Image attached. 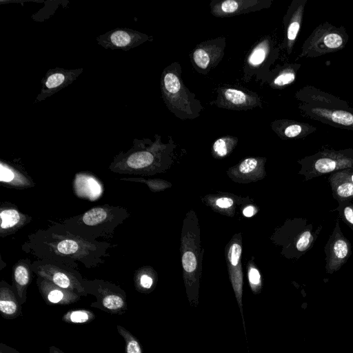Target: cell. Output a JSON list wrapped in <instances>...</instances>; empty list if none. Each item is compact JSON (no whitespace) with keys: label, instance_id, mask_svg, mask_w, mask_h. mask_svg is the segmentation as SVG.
I'll list each match as a JSON object with an SVG mask.
<instances>
[{"label":"cell","instance_id":"6da1fadb","mask_svg":"<svg viewBox=\"0 0 353 353\" xmlns=\"http://www.w3.org/2000/svg\"><path fill=\"white\" fill-rule=\"evenodd\" d=\"M66 230L57 224L46 230H39L30 236L25 243L27 252L32 253L39 259H48L72 265L76 261L83 263L87 268L95 266V263L103 262L101 259L106 254L109 244L101 242L94 244Z\"/></svg>","mask_w":353,"mask_h":353},{"label":"cell","instance_id":"7a4b0ae2","mask_svg":"<svg viewBox=\"0 0 353 353\" xmlns=\"http://www.w3.org/2000/svg\"><path fill=\"white\" fill-rule=\"evenodd\" d=\"M302 114L334 128L353 131V108L347 102L311 85L296 92Z\"/></svg>","mask_w":353,"mask_h":353},{"label":"cell","instance_id":"3957f363","mask_svg":"<svg viewBox=\"0 0 353 353\" xmlns=\"http://www.w3.org/2000/svg\"><path fill=\"white\" fill-rule=\"evenodd\" d=\"M127 216V210L121 207L97 206L60 225L74 235L97 241L98 237L110 236Z\"/></svg>","mask_w":353,"mask_h":353},{"label":"cell","instance_id":"277c9868","mask_svg":"<svg viewBox=\"0 0 353 353\" xmlns=\"http://www.w3.org/2000/svg\"><path fill=\"white\" fill-rule=\"evenodd\" d=\"M349 40L343 26L325 21L317 26L303 42L300 58H315L343 50Z\"/></svg>","mask_w":353,"mask_h":353},{"label":"cell","instance_id":"5b68a950","mask_svg":"<svg viewBox=\"0 0 353 353\" xmlns=\"http://www.w3.org/2000/svg\"><path fill=\"white\" fill-rule=\"evenodd\" d=\"M299 174L305 181L345 169H353V148L335 150L325 148L300 159Z\"/></svg>","mask_w":353,"mask_h":353},{"label":"cell","instance_id":"8992f818","mask_svg":"<svg viewBox=\"0 0 353 353\" xmlns=\"http://www.w3.org/2000/svg\"><path fill=\"white\" fill-rule=\"evenodd\" d=\"M179 72L172 65L163 70L161 80L162 97L169 109L178 117L194 118L197 117L193 110L195 100L183 85Z\"/></svg>","mask_w":353,"mask_h":353},{"label":"cell","instance_id":"52a82bcc","mask_svg":"<svg viewBox=\"0 0 353 353\" xmlns=\"http://www.w3.org/2000/svg\"><path fill=\"white\" fill-rule=\"evenodd\" d=\"M31 268L38 277L49 281L63 289L74 292L81 296L88 295L83 285L84 279L74 268L64 263L42 259L33 263Z\"/></svg>","mask_w":353,"mask_h":353},{"label":"cell","instance_id":"ba28073f","mask_svg":"<svg viewBox=\"0 0 353 353\" xmlns=\"http://www.w3.org/2000/svg\"><path fill=\"white\" fill-rule=\"evenodd\" d=\"M83 285L88 294L97 299L90 307L111 314L121 315L128 310L127 295L120 287L99 279H83Z\"/></svg>","mask_w":353,"mask_h":353},{"label":"cell","instance_id":"9c48e42d","mask_svg":"<svg viewBox=\"0 0 353 353\" xmlns=\"http://www.w3.org/2000/svg\"><path fill=\"white\" fill-rule=\"evenodd\" d=\"M325 270L333 274L347 262L352 254L350 241L343 234L339 221L336 220L334 228L324 248Z\"/></svg>","mask_w":353,"mask_h":353},{"label":"cell","instance_id":"30bf717a","mask_svg":"<svg viewBox=\"0 0 353 353\" xmlns=\"http://www.w3.org/2000/svg\"><path fill=\"white\" fill-rule=\"evenodd\" d=\"M150 40L152 37L128 28H117L97 37L98 43L105 49L125 51Z\"/></svg>","mask_w":353,"mask_h":353},{"label":"cell","instance_id":"8fae6325","mask_svg":"<svg viewBox=\"0 0 353 353\" xmlns=\"http://www.w3.org/2000/svg\"><path fill=\"white\" fill-rule=\"evenodd\" d=\"M83 70L82 68L67 70L59 67L48 70L41 80L42 87L34 102L43 101L72 83Z\"/></svg>","mask_w":353,"mask_h":353},{"label":"cell","instance_id":"7c38bea8","mask_svg":"<svg viewBox=\"0 0 353 353\" xmlns=\"http://www.w3.org/2000/svg\"><path fill=\"white\" fill-rule=\"evenodd\" d=\"M307 2V0L292 1L284 17L285 34L283 46L288 54L292 53L299 36Z\"/></svg>","mask_w":353,"mask_h":353},{"label":"cell","instance_id":"4fadbf2b","mask_svg":"<svg viewBox=\"0 0 353 353\" xmlns=\"http://www.w3.org/2000/svg\"><path fill=\"white\" fill-rule=\"evenodd\" d=\"M37 284L39 291L47 305H70L79 301L81 297L79 294L63 289L41 277H37Z\"/></svg>","mask_w":353,"mask_h":353},{"label":"cell","instance_id":"5bb4252c","mask_svg":"<svg viewBox=\"0 0 353 353\" xmlns=\"http://www.w3.org/2000/svg\"><path fill=\"white\" fill-rule=\"evenodd\" d=\"M267 1L225 0L212 6V13L218 17H232L268 7Z\"/></svg>","mask_w":353,"mask_h":353},{"label":"cell","instance_id":"9a60e30c","mask_svg":"<svg viewBox=\"0 0 353 353\" xmlns=\"http://www.w3.org/2000/svg\"><path fill=\"white\" fill-rule=\"evenodd\" d=\"M333 198L339 201L353 200V169H345L328 176Z\"/></svg>","mask_w":353,"mask_h":353},{"label":"cell","instance_id":"2e32d148","mask_svg":"<svg viewBox=\"0 0 353 353\" xmlns=\"http://www.w3.org/2000/svg\"><path fill=\"white\" fill-rule=\"evenodd\" d=\"M272 129L282 139H304L315 132L317 128L307 123L293 120H279L274 122Z\"/></svg>","mask_w":353,"mask_h":353},{"label":"cell","instance_id":"e0dca14e","mask_svg":"<svg viewBox=\"0 0 353 353\" xmlns=\"http://www.w3.org/2000/svg\"><path fill=\"white\" fill-rule=\"evenodd\" d=\"M0 312L5 319H14L22 315V308L12 286L1 281L0 283Z\"/></svg>","mask_w":353,"mask_h":353},{"label":"cell","instance_id":"ac0fdd59","mask_svg":"<svg viewBox=\"0 0 353 353\" xmlns=\"http://www.w3.org/2000/svg\"><path fill=\"white\" fill-rule=\"evenodd\" d=\"M241 254V247L239 244L234 243L232 244L228 250V260L232 268L231 270V281L235 296L239 304V307L243 317V308H242V287H243V278L241 270V264L239 261Z\"/></svg>","mask_w":353,"mask_h":353},{"label":"cell","instance_id":"d6986e66","mask_svg":"<svg viewBox=\"0 0 353 353\" xmlns=\"http://www.w3.org/2000/svg\"><path fill=\"white\" fill-rule=\"evenodd\" d=\"M219 99L223 107L234 110H247L257 105L258 99L241 90L235 88L222 89Z\"/></svg>","mask_w":353,"mask_h":353},{"label":"cell","instance_id":"ffe728a7","mask_svg":"<svg viewBox=\"0 0 353 353\" xmlns=\"http://www.w3.org/2000/svg\"><path fill=\"white\" fill-rule=\"evenodd\" d=\"M223 56V48L216 43L199 46L192 53L195 65L202 70H208L214 66Z\"/></svg>","mask_w":353,"mask_h":353},{"label":"cell","instance_id":"44dd1931","mask_svg":"<svg viewBox=\"0 0 353 353\" xmlns=\"http://www.w3.org/2000/svg\"><path fill=\"white\" fill-rule=\"evenodd\" d=\"M31 270L28 263L19 261L13 268L12 288L22 305L27 299V290L31 281Z\"/></svg>","mask_w":353,"mask_h":353},{"label":"cell","instance_id":"7402d4cb","mask_svg":"<svg viewBox=\"0 0 353 353\" xmlns=\"http://www.w3.org/2000/svg\"><path fill=\"white\" fill-rule=\"evenodd\" d=\"M0 216L1 236L11 234L20 228L28 220L27 216L14 208L1 207Z\"/></svg>","mask_w":353,"mask_h":353},{"label":"cell","instance_id":"603a6c76","mask_svg":"<svg viewBox=\"0 0 353 353\" xmlns=\"http://www.w3.org/2000/svg\"><path fill=\"white\" fill-rule=\"evenodd\" d=\"M0 181L6 185L28 187L30 182L26 177L9 165L1 162Z\"/></svg>","mask_w":353,"mask_h":353},{"label":"cell","instance_id":"cb8c5ba5","mask_svg":"<svg viewBox=\"0 0 353 353\" xmlns=\"http://www.w3.org/2000/svg\"><path fill=\"white\" fill-rule=\"evenodd\" d=\"M301 64H288L277 74L272 81L275 88H283L293 83L296 78L298 70Z\"/></svg>","mask_w":353,"mask_h":353},{"label":"cell","instance_id":"d4e9b609","mask_svg":"<svg viewBox=\"0 0 353 353\" xmlns=\"http://www.w3.org/2000/svg\"><path fill=\"white\" fill-rule=\"evenodd\" d=\"M95 317V314L91 310L79 308L66 312L61 320L70 324H83L92 322Z\"/></svg>","mask_w":353,"mask_h":353},{"label":"cell","instance_id":"484cf974","mask_svg":"<svg viewBox=\"0 0 353 353\" xmlns=\"http://www.w3.org/2000/svg\"><path fill=\"white\" fill-rule=\"evenodd\" d=\"M117 330L124 340L125 353H143L139 340L130 331L120 325Z\"/></svg>","mask_w":353,"mask_h":353},{"label":"cell","instance_id":"4316f807","mask_svg":"<svg viewBox=\"0 0 353 353\" xmlns=\"http://www.w3.org/2000/svg\"><path fill=\"white\" fill-rule=\"evenodd\" d=\"M336 210L343 221L353 230V200L339 201Z\"/></svg>","mask_w":353,"mask_h":353},{"label":"cell","instance_id":"83f0119b","mask_svg":"<svg viewBox=\"0 0 353 353\" xmlns=\"http://www.w3.org/2000/svg\"><path fill=\"white\" fill-rule=\"evenodd\" d=\"M77 184L85 186V190L81 194L86 196L90 199H95L99 197L101 192L100 184L92 178L79 179Z\"/></svg>","mask_w":353,"mask_h":353},{"label":"cell","instance_id":"f1b7e54d","mask_svg":"<svg viewBox=\"0 0 353 353\" xmlns=\"http://www.w3.org/2000/svg\"><path fill=\"white\" fill-rule=\"evenodd\" d=\"M268 50L269 49L266 41L265 44L260 43L252 51L251 54H250L248 57L249 63L254 66L261 64L267 57Z\"/></svg>","mask_w":353,"mask_h":353},{"label":"cell","instance_id":"f546056e","mask_svg":"<svg viewBox=\"0 0 353 353\" xmlns=\"http://www.w3.org/2000/svg\"><path fill=\"white\" fill-rule=\"evenodd\" d=\"M232 139L230 138L222 137L218 139L213 144L214 152L220 157H223L229 152L230 143Z\"/></svg>","mask_w":353,"mask_h":353},{"label":"cell","instance_id":"4dcf8cb0","mask_svg":"<svg viewBox=\"0 0 353 353\" xmlns=\"http://www.w3.org/2000/svg\"><path fill=\"white\" fill-rule=\"evenodd\" d=\"M248 280L254 293H259L261 288V278L259 270L254 267H250L248 270Z\"/></svg>","mask_w":353,"mask_h":353},{"label":"cell","instance_id":"1f68e13d","mask_svg":"<svg viewBox=\"0 0 353 353\" xmlns=\"http://www.w3.org/2000/svg\"><path fill=\"white\" fill-rule=\"evenodd\" d=\"M154 281L148 274H141L136 280L135 285L137 290L145 292L151 290Z\"/></svg>","mask_w":353,"mask_h":353},{"label":"cell","instance_id":"d6a6232c","mask_svg":"<svg viewBox=\"0 0 353 353\" xmlns=\"http://www.w3.org/2000/svg\"><path fill=\"white\" fill-rule=\"evenodd\" d=\"M182 265L185 272L189 273L194 272L197 265L194 254L192 252H185L182 256Z\"/></svg>","mask_w":353,"mask_h":353},{"label":"cell","instance_id":"836d02e7","mask_svg":"<svg viewBox=\"0 0 353 353\" xmlns=\"http://www.w3.org/2000/svg\"><path fill=\"white\" fill-rule=\"evenodd\" d=\"M258 165V161L255 158H248L243 160L239 166V170L242 174H248L254 170Z\"/></svg>","mask_w":353,"mask_h":353},{"label":"cell","instance_id":"e575fe53","mask_svg":"<svg viewBox=\"0 0 353 353\" xmlns=\"http://www.w3.org/2000/svg\"><path fill=\"white\" fill-rule=\"evenodd\" d=\"M216 204L221 208H227L232 205L233 200L228 197H221L216 200Z\"/></svg>","mask_w":353,"mask_h":353},{"label":"cell","instance_id":"d590c367","mask_svg":"<svg viewBox=\"0 0 353 353\" xmlns=\"http://www.w3.org/2000/svg\"><path fill=\"white\" fill-rule=\"evenodd\" d=\"M0 353H20L16 349L8 346L3 343H0Z\"/></svg>","mask_w":353,"mask_h":353},{"label":"cell","instance_id":"8d00e7d4","mask_svg":"<svg viewBox=\"0 0 353 353\" xmlns=\"http://www.w3.org/2000/svg\"><path fill=\"white\" fill-rule=\"evenodd\" d=\"M256 212V210L252 205L245 207L243 210V214L246 217H251L254 215Z\"/></svg>","mask_w":353,"mask_h":353},{"label":"cell","instance_id":"74e56055","mask_svg":"<svg viewBox=\"0 0 353 353\" xmlns=\"http://www.w3.org/2000/svg\"><path fill=\"white\" fill-rule=\"evenodd\" d=\"M48 353H65L63 351H62L59 347L52 345L49 347V352Z\"/></svg>","mask_w":353,"mask_h":353}]
</instances>
